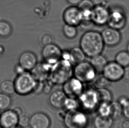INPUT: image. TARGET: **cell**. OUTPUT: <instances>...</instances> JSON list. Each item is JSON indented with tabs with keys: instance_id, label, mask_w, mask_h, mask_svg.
<instances>
[{
	"instance_id": "13",
	"label": "cell",
	"mask_w": 129,
	"mask_h": 128,
	"mask_svg": "<svg viewBox=\"0 0 129 128\" xmlns=\"http://www.w3.org/2000/svg\"><path fill=\"white\" fill-rule=\"evenodd\" d=\"M103 41L109 47H114L120 43L122 36L119 30L108 27L101 33Z\"/></svg>"
},
{
	"instance_id": "20",
	"label": "cell",
	"mask_w": 129,
	"mask_h": 128,
	"mask_svg": "<svg viewBox=\"0 0 129 128\" xmlns=\"http://www.w3.org/2000/svg\"><path fill=\"white\" fill-rule=\"evenodd\" d=\"M108 62L107 59L101 54L91 57L90 63L97 73H102Z\"/></svg>"
},
{
	"instance_id": "23",
	"label": "cell",
	"mask_w": 129,
	"mask_h": 128,
	"mask_svg": "<svg viewBox=\"0 0 129 128\" xmlns=\"http://www.w3.org/2000/svg\"><path fill=\"white\" fill-rule=\"evenodd\" d=\"M96 89L98 92V96L100 103H110L112 102V93L107 88H102Z\"/></svg>"
},
{
	"instance_id": "18",
	"label": "cell",
	"mask_w": 129,
	"mask_h": 128,
	"mask_svg": "<svg viewBox=\"0 0 129 128\" xmlns=\"http://www.w3.org/2000/svg\"><path fill=\"white\" fill-rule=\"evenodd\" d=\"M67 97L63 90H55L52 92L49 97V103L55 109H62L63 108L65 100Z\"/></svg>"
},
{
	"instance_id": "4",
	"label": "cell",
	"mask_w": 129,
	"mask_h": 128,
	"mask_svg": "<svg viewBox=\"0 0 129 128\" xmlns=\"http://www.w3.org/2000/svg\"><path fill=\"white\" fill-rule=\"evenodd\" d=\"M97 73L90 62L85 61L76 64L73 68L75 77L83 83H93L97 77Z\"/></svg>"
},
{
	"instance_id": "28",
	"label": "cell",
	"mask_w": 129,
	"mask_h": 128,
	"mask_svg": "<svg viewBox=\"0 0 129 128\" xmlns=\"http://www.w3.org/2000/svg\"><path fill=\"white\" fill-rule=\"evenodd\" d=\"M111 103V102H110ZM110 103L101 102L98 106V111L100 115L103 116H110L111 114Z\"/></svg>"
},
{
	"instance_id": "30",
	"label": "cell",
	"mask_w": 129,
	"mask_h": 128,
	"mask_svg": "<svg viewBox=\"0 0 129 128\" xmlns=\"http://www.w3.org/2000/svg\"><path fill=\"white\" fill-rule=\"evenodd\" d=\"M111 82L105 77L103 75L97 76L93 82V84L96 89L107 88L110 84Z\"/></svg>"
},
{
	"instance_id": "5",
	"label": "cell",
	"mask_w": 129,
	"mask_h": 128,
	"mask_svg": "<svg viewBox=\"0 0 129 128\" xmlns=\"http://www.w3.org/2000/svg\"><path fill=\"white\" fill-rule=\"evenodd\" d=\"M66 128H86L88 124V117L84 112L78 109L67 111L63 119Z\"/></svg>"
},
{
	"instance_id": "40",
	"label": "cell",
	"mask_w": 129,
	"mask_h": 128,
	"mask_svg": "<svg viewBox=\"0 0 129 128\" xmlns=\"http://www.w3.org/2000/svg\"><path fill=\"white\" fill-rule=\"evenodd\" d=\"M127 51L129 53V41L127 45Z\"/></svg>"
},
{
	"instance_id": "38",
	"label": "cell",
	"mask_w": 129,
	"mask_h": 128,
	"mask_svg": "<svg viewBox=\"0 0 129 128\" xmlns=\"http://www.w3.org/2000/svg\"><path fill=\"white\" fill-rule=\"evenodd\" d=\"M82 0H67V2L72 6H77L79 5Z\"/></svg>"
},
{
	"instance_id": "33",
	"label": "cell",
	"mask_w": 129,
	"mask_h": 128,
	"mask_svg": "<svg viewBox=\"0 0 129 128\" xmlns=\"http://www.w3.org/2000/svg\"><path fill=\"white\" fill-rule=\"evenodd\" d=\"M30 118L26 115H21L19 117L18 125L23 128L29 126Z\"/></svg>"
},
{
	"instance_id": "41",
	"label": "cell",
	"mask_w": 129,
	"mask_h": 128,
	"mask_svg": "<svg viewBox=\"0 0 129 128\" xmlns=\"http://www.w3.org/2000/svg\"><path fill=\"white\" fill-rule=\"evenodd\" d=\"M13 128H22V127H21L20 126H19V125H16V126L14 127H13Z\"/></svg>"
},
{
	"instance_id": "7",
	"label": "cell",
	"mask_w": 129,
	"mask_h": 128,
	"mask_svg": "<svg viewBox=\"0 0 129 128\" xmlns=\"http://www.w3.org/2000/svg\"><path fill=\"white\" fill-rule=\"evenodd\" d=\"M110 12L108 7L104 4L94 5L91 15L92 23L98 26H103L107 24Z\"/></svg>"
},
{
	"instance_id": "15",
	"label": "cell",
	"mask_w": 129,
	"mask_h": 128,
	"mask_svg": "<svg viewBox=\"0 0 129 128\" xmlns=\"http://www.w3.org/2000/svg\"><path fill=\"white\" fill-rule=\"evenodd\" d=\"M51 124L50 118L45 113H35L30 118L29 126L31 128H49Z\"/></svg>"
},
{
	"instance_id": "19",
	"label": "cell",
	"mask_w": 129,
	"mask_h": 128,
	"mask_svg": "<svg viewBox=\"0 0 129 128\" xmlns=\"http://www.w3.org/2000/svg\"><path fill=\"white\" fill-rule=\"evenodd\" d=\"M114 120L110 116H103L98 114L93 120L95 128H112Z\"/></svg>"
},
{
	"instance_id": "32",
	"label": "cell",
	"mask_w": 129,
	"mask_h": 128,
	"mask_svg": "<svg viewBox=\"0 0 129 128\" xmlns=\"http://www.w3.org/2000/svg\"><path fill=\"white\" fill-rule=\"evenodd\" d=\"M119 102L122 106L123 115L129 120V99L122 97L119 99Z\"/></svg>"
},
{
	"instance_id": "24",
	"label": "cell",
	"mask_w": 129,
	"mask_h": 128,
	"mask_svg": "<svg viewBox=\"0 0 129 128\" xmlns=\"http://www.w3.org/2000/svg\"><path fill=\"white\" fill-rule=\"evenodd\" d=\"M115 61L125 68L129 66V53L127 51H121L118 52L115 57Z\"/></svg>"
},
{
	"instance_id": "1",
	"label": "cell",
	"mask_w": 129,
	"mask_h": 128,
	"mask_svg": "<svg viewBox=\"0 0 129 128\" xmlns=\"http://www.w3.org/2000/svg\"><path fill=\"white\" fill-rule=\"evenodd\" d=\"M79 45L86 56L90 58L101 54L105 46L101 33L94 30L84 33L81 38Z\"/></svg>"
},
{
	"instance_id": "36",
	"label": "cell",
	"mask_w": 129,
	"mask_h": 128,
	"mask_svg": "<svg viewBox=\"0 0 129 128\" xmlns=\"http://www.w3.org/2000/svg\"><path fill=\"white\" fill-rule=\"evenodd\" d=\"M26 71L19 64L15 67V72L17 73V75L23 73Z\"/></svg>"
},
{
	"instance_id": "10",
	"label": "cell",
	"mask_w": 129,
	"mask_h": 128,
	"mask_svg": "<svg viewBox=\"0 0 129 128\" xmlns=\"http://www.w3.org/2000/svg\"><path fill=\"white\" fill-rule=\"evenodd\" d=\"M84 83L72 77L63 85V91L68 97L77 98L84 90Z\"/></svg>"
},
{
	"instance_id": "39",
	"label": "cell",
	"mask_w": 129,
	"mask_h": 128,
	"mask_svg": "<svg viewBox=\"0 0 129 128\" xmlns=\"http://www.w3.org/2000/svg\"><path fill=\"white\" fill-rule=\"evenodd\" d=\"M16 113L20 117L23 115V110L21 108L19 107H17L14 108V109H13Z\"/></svg>"
},
{
	"instance_id": "6",
	"label": "cell",
	"mask_w": 129,
	"mask_h": 128,
	"mask_svg": "<svg viewBox=\"0 0 129 128\" xmlns=\"http://www.w3.org/2000/svg\"><path fill=\"white\" fill-rule=\"evenodd\" d=\"M79 106L86 111H92L97 108L99 104L98 92L96 88H89L84 89L77 98Z\"/></svg>"
},
{
	"instance_id": "17",
	"label": "cell",
	"mask_w": 129,
	"mask_h": 128,
	"mask_svg": "<svg viewBox=\"0 0 129 128\" xmlns=\"http://www.w3.org/2000/svg\"><path fill=\"white\" fill-rule=\"evenodd\" d=\"M38 63L37 57L31 51H25L21 54L19 59V64L25 71H31Z\"/></svg>"
},
{
	"instance_id": "37",
	"label": "cell",
	"mask_w": 129,
	"mask_h": 128,
	"mask_svg": "<svg viewBox=\"0 0 129 128\" xmlns=\"http://www.w3.org/2000/svg\"><path fill=\"white\" fill-rule=\"evenodd\" d=\"M120 128H129V120L126 119L122 121L120 124Z\"/></svg>"
},
{
	"instance_id": "3",
	"label": "cell",
	"mask_w": 129,
	"mask_h": 128,
	"mask_svg": "<svg viewBox=\"0 0 129 128\" xmlns=\"http://www.w3.org/2000/svg\"><path fill=\"white\" fill-rule=\"evenodd\" d=\"M37 81L31 73L26 71L18 75L14 82L15 92L21 95H26L35 90Z\"/></svg>"
},
{
	"instance_id": "14",
	"label": "cell",
	"mask_w": 129,
	"mask_h": 128,
	"mask_svg": "<svg viewBox=\"0 0 129 128\" xmlns=\"http://www.w3.org/2000/svg\"><path fill=\"white\" fill-rule=\"evenodd\" d=\"M19 117L13 110H5L0 114L1 126L4 128H13L18 125Z\"/></svg>"
},
{
	"instance_id": "31",
	"label": "cell",
	"mask_w": 129,
	"mask_h": 128,
	"mask_svg": "<svg viewBox=\"0 0 129 128\" xmlns=\"http://www.w3.org/2000/svg\"><path fill=\"white\" fill-rule=\"evenodd\" d=\"M11 32L12 27L10 24L6 21H0V36L7 37L10 35Z\"/></svg>"
},
{
	"instance_id": "26",
	"label": "cell",
	"mask_w": 129,
	"mask_h": 128,
	"mask_svg": "<svg viewBox=\"0 0 129 128\" xmlns=\"http://www.w3.org/2000/svg\"><path fill=\"white\" fill-rule=\"evenodd\" d=\"M63 32L67 38L68 39H73L76 37L78 34L77 27L65 24L63 27Z\"/></svg>"
},
{
	"instance_id": "12",
	"label": "cell",
	"mask_w": 129,
	"mask_h": 128,
	"mask_svg": "<svg viewBox=\"0 0 129 128\" xmlns=\"http://www.w3.org/2000/svg\"><path fill=\"white\" fill-rule=\"evenodd\" d=\"M126 17L124 11L119 8H115L110 11L107 24L110 27L117 30H121L125 26Z\"/></svg>"
},
{
	"instance_id": "29",
	"label": "cell",
	"mask_w": 129,
	"mask_h": 128,
	"mask_svg": "<svg viewBox=\"0 0 129 128\" xmlns=\"http://www.w3.org/2000/svg\"><path fill=\"white\" fill-rule=\"evenodd\" d=\"M12 103V99L10 96L4 94H0V110H5L9 108Z\"/></svg>"
},
{
	"instance_id": "42",
	"label": "cell",
	"mask_w": 129,
	"mask_h": 128,
	"mask_svg": "<svg viewBox=\"0 0 129 128\" xmlns=\"http://www.w3.org/2000/svg\"><path fill=\"white\" fill-rule=\"evenodd\" d=\"M0 128H3V127H0Z\"/></svg>"
},
{
	"instance_id": "11",
	"label": "cell",
	"mask_w": 129,
	"mask_h": 128,
	"mask_svg": "<svg viewBox=\"0 0 129 128\" xmlns=\"http://www.w3.org/2000/svg\"><path fill=\"white\" fill-rule=\"evenodd\" d=\"M63 19L65 24L77 27L82 23V14L79 7L72 5L65 10Z\"/></svg>"
},
{
	"instance_id": "16",
	"label": "cell",
	"mask_w": 129,
	"mask_h": 128,
	"mask_svg": "<svg viewBox=\"0 0 129 128\" xmlns=\"http://www.w3.org/2000/svg\"><path fill=\"white\" fill-rule=\"evenodd\" d=\"M52 66L45 62H38L30 73L37 81H45L49 79Z\"/></svg>"
},
{
	"instance_id": "27",
	"label": "cell",
	"mask_w": 129,
	"mask_h": 128,
	"mask_svg": "<svg viewBox=\"0 0 129 128\" xmlns=\"http://www.w3.org/2000/svg\"><path fill=\"white\" fill-rule=\"evenodd\" d=\"M79 107V104L77 98L67 97L65 100L63 108L67 111L77 110Z\"/></svg>"
},
{
	"instance_id": "22",
	"label": "cell",
	"mask_w": 129,
	"mask_h": 128,
	"mask_svg": "<svg viewBox=\"0 0 129 128\" xmlns=\"http://www.w3.org/2000/svg\"><path fill=\"white\" fill-rule=\"evenodd\" d=\"M111 114L110 117L114 120L119 119L123 115L122 106L119 101H114L110 103Z\"/></svg>"
},
{
	"instance_id": "25",
	"label": "cell",
	"mask_w": 129,
	"mask_h": 128,
	"mask_svg": "<svg viewBox=\"0 0 129 128\" xmlns=\"http://www.w3.org/2000/svg\"><path fill=\"white\" fill-rule=\"evenodd\" d=\"M0 89L4 94L12 95L15 92L14 82L11 80L4 81L0 85Z\"/></svg>"
},
{
	"instance_id": "2",
	"label": "cell",
	"mask_w": 129,
	"mask_h": 128,
	"mask_svg": "<svg viewBox=\"0 0 129 128\" xmlns=\"http://www.w3.org/2000/svg\"><path fill=\"white\" fill-rule=\"evenodd\" d=\"M73 65L70 61L61 59L53 65L48 80L53 85H63L73 75Z\"/></svg>"
},
{
	"instance_id": "8",
	"label": "cell",
	"mask_w": 129,
	"mask_h": 128,
	"mask_svg": "<svg viewBox=\"0 0 129 128\" xmlns=\"http://www.w3.org/2000/svg\"><path fill=\"white\" fill-rule=\"evenodd\" d=\"M101 73L111 82L118 81L123 78L124 68L115 61L108 62Z\"/></svg>"
},
{
	"instance_id": "35",
	"label": "cell",
	"mask_w": 129,
	"mask_h": 128,
	"mask_svg": "<svg viewBox=\"0 0 129 128\" xmlns=\"http://www.w3.org/2000/svg\"><path fill=\"white\" fill-rule=\"evenodd\" d=\"M123 78L126 81H129V66L124 68Z\"/></svg>"
},
{
	"instance_id": "34",
	"label": "cell",
	"mask_w": 129,
	"mask_h": 128,
	"mask_svg": "<svg viewBox=\"0 0 129 128\" xmlns=\"http://www.w3.org/2000/svg\"><path fill=\"white\" fill-rule=\"evenodd\" d=\"M52 38L50 35H43L41 38V43L44 46L52 43Z\"/></svg>"
},
{
	"instance_id": "9",
	"label": "cell",
	"mask_w": 129,
	"mask_h": 128,
	"mask_svg": "<svg viewBox=\"0 0 129 128\" xmlns=\"http://www.w3.org/2000/svg\"><path fill=\"white\" fill-rule=\"evenodd\" d=\"M62 53L59 47L52 43L44 46L42 52L45 62L52 66L61 59Z\"/></svg>"
},
{
	"instance_id": "21",
	"label": "cell",
	"mask_w": 129,
	"mask_h": 128,
	"mask_svg": "<svg viewBox=\"0 0 129 128\" xmlns=\"http://www.w3.org/2000/svg\"><path fill=\"white\" fill-rule=\"evenodd\" d=\"M71 62L72 65L85 61L86 54L80 47H75L70 50Z\"/></svg>"
}]
</instances>
